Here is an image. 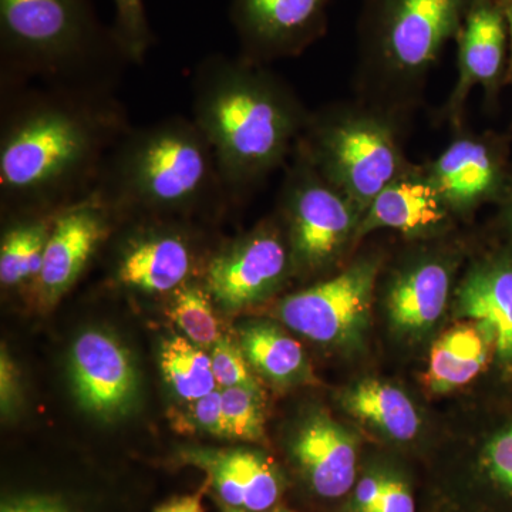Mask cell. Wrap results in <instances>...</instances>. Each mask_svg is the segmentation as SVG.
Masks as SVG:
<instances>
[{"mask_svg":"<svg viewBox=\"0 0 512 512\" xmlns=\"http://www.w3.org/2000/svg\"><path fill=\"white\" fill-rule=\"evenodd\" d=\"M131 127L113 90L3 84V211L56 214L89 197L110 151Z\"/></svg>","mask_w":512,"mask_h":512,"instance_id":"1","label":"cell"},{"mask_svg":"<svg viewBox=\"0 0 512 512\" xmlns=\"http://www.w3.org/2000/svg\"><path fill=\"white\" fill-rule=\"evenodd\" d=\"M92 195L117 222L188 221L232 204L211 144L181 116L131 127L104 161Z\"/></svg>","mask_w":512,"mask_h":512,"instance_id":"3","label":"cell"},{"mask_svg":"<svg viewBox=\"0 0 512 512\" xmlns=\"http://www.w3.org/2000/svg\"><path fill=\"white\" fill-rule=\"evenodd\" d=\"M160 367L165 382L185 402H195L217 390L211 356L184 336L161 343Z\"/></svg>","mask_w":512,"mask_h":512,"instance_id":"25","label":"cell"},{"mask_svg":"<svg viewBox=\"0 0 512 512\" xmlns=\"http://www.w3.org/2000/svg\"><path fill=\"white\" fill-rule=\"evenodd\" d=\"M454 272L456 259L441 252L407 259L387 284V311L393 322L406 330L433 325L446 309Z\"/></svg>","mask_w":512,"mask_h":512,"instance_id":"17","label":"cell"},{"mask_svg":"<svg viewBox=\"0 0 512 512\" xmlns=\"http://www.w3.org/2000/svg\"><path fill=\"white\" fill-rule=\"evenodd\" d=\"M116 18L111 28L128 62L144 63L154 45V33L148 25L144 0H113Z\"/></svg>","mask_w":512,"mask_h":512,"instance_id":"28","label":"cell"},{"mask_svg":"<svg viewBox=\"0 0 512 512\" xmlns=\"http://www.w3.org/2000/svg\"><path fill=\"white\" fill-rule=\"evenodd\" d=\"M74 394L87 412L111 419L130 409L137 396V372L126 348L111 335L89 330L70 355Z\"/></svg>","mask_w":512,"mask_h":512,"instance_id":"15","label":"cell"},{"mask_svg":"<svg viewBox=\"0 0 512 512\" xmlns=\"http://www.w3.org/2000/svg\"><path fill=\"white\" fill-rule=\"evenodd\" d=\"M274 512H292V511H288V510H276Z\"/></svg>","mask_w":512,"mask_h":512,"instance_id":"40","label":"cell"},{"mask_svg":"<svg viewBox=\"0 0 512 512\" xmlns=\"http://www.w3.org/2000/svg\"><path fill=\"white\" fill-rule=\"evenodd\" d=\"M457 80L446 103L434 113V123L458 131L466 126L468 97L476 87L485 106L495 109L507 87L510 36L500 0H471L456 39Z\"/></svg>","mask_w":512,"mask_h":512,"instance_id":"11","label":"cell"},{"mask_svg":"<svg viewBox=\"0 0 512 512\" xmlns=\"http://www.w3.org/2000/svg\"><path fill=\"white\" fill-rule=\"evenodd\" d=\"M485 461L494 480L512 491V427L491 440Z\"/></svg>","mask_w":512,"mask_h":512,"instance_id":"31","label":"cell"},{"mask_svg":"<svg viewBox=\"0 0 512 512\" xmlns=\"http://www.w3.org/2000/svg\"><path fill=\"white\" fill-rule=\"evenodd\" d=\"M188 423L194 429L225 439L221 390H214L207 396L191 402V409L188 410Z\"/></svg>","mask_w":512,"mask_h":512,"instance_id":"30","label":"cell"},{"mask_svg":"<svg viewBox=\"0 0 512 512\" xmlns=\"http://www.w3.org/2000/svg\"><path fill=\"white\" fill-rule=\"evenodd\" d=\"M114 261V281L144 293H173L194 279L198 264L187 220L136 218Z\"/></svg>","mask_w":512,"mask_h":512,"instance_id":"13","label":"cell"},{"mask_svg":"<svg viewBox=\"0 0 512 512\" xmlns=\"http://www.w3.org/2000/svg\"><path fill=\"white\" fill-rule=\"evenodd\" d=\"M333 0H231L241 55L255 63L301 56L326 36Z\"/></svg>","mask_w":512,"mask_h":512,"instance_id":"12","label":"cell"},{"mask_svg":"<svg viewBox=\"0 0 512 512\" xmlns=\"http://www.w3.org/2000/svg\"><path fill=\"white\" fill-rule=\"evenodd\" d=\"M211 360L217 386L221 389L247 387V389L261 390L252 377L247 357L242 352L241 346L235 345L231 339L221 336V339L211 348Z\"/></svg>","mask_w":512,"mask_h":512,"instance_id":"29","label":"cell"},{"mask_svg":"<svg viewBox=\"0 0 512 512\" xmlns=\"http://www.w3.org/2000/svg\"><path fill=\"white\" fill-rule=\"evenodd\" d=\"M0 386H2V410L3 413H9L13 404L18 399V375H16L15 367L10 362L9 355L5 350L2 352V362H0Z\"/></svg>","mask_w":512,"mask_h":512,"instance_id":"35","label":"cell"},{"mask_svg":"<svg viewBox=\"0 0 512 512\" xmlns=\"http://www.w3.org/2000/svg\"><path fill=\"white\" fill-rule=\"evenodd\" d=\"M387 478L383 476H367L357 484L355 491V507L357 512H377L384 485Z\"/></svg>","mask_w":512,"mask_h":512,"instance_id":"33","label":"cell"},{"mask_svg":"<svg viewBox=\"0 0 512 512\" xmlns=\"http://www.w3.org/2000/svg\"><path fill=\"white\" fill-rule=\"evenodd\" d=\"M222 511L224 512H247L245 510H242V508H235V507H229V505H225L222 507Z\"/></svg>","mask_w":512,"mask_h":512,"instance_id":"39","label":"cell"},{"mask_svg":"<svg viewBox=\"0 0 512 512\" xmlns=\"http://www.w3.org/2000/svg\"><path fill=\"white\" fill-rule=\"evenodd\" d=\"M239 346L249 365L272 382H293L305 369L301 345L275 326L266 323L245 326L239 332Z\"/></svg>","mask_w":512,"mask_h":512,"instance_id":"24","label":"cell"},{"mask_svg":"<svg viewBox=\"0 0 512 512\" xmlns=\"http://www.w3.org/2000/svg\"><path fill=\"white\" fill-rule=\"evenodd\" d=\"M512 136L467 126L423 167L456 218H467L485 204H500L510 184Z\"/></svg>","mask_w":512,"mask_h":512,"instance_id":"9","label":"cell"},{"mask_svg":"<svg viewBox=\"0 0 512 512\" xmlns=\"http://www.w3.org/2000/svg\"><path fill=\"white\" fill-rule=\"evenodd\" d=\"M454 220L423 163H413L370 202L360 224L359 241L377 229H393L406 238L433 237Z\"/></svg>","mask_w":512,"mask_h":512,"instance_id":"16","label":"cell"},{"mask_svg":"<svg viewBox=\"0 0 512 512\" xmlns=\"http://www.w3.org/2000/svg\"><path fill=\"white\" fill-rule=\"evenodd\" d=\"M493 336L484 326L460 325L448 330L431 349L427 383L436 393H447L470 383L487 363Z\"/></svg>","mask_w":512,"mask_h":512,"instance_id":"21","label":"cell"},{"mask_svg":"<svg viewBox=\"0 0 512 512\" xmlns=\"http://www.w3.org/2000/svg\"><path fill=\"white\" fill-rule=\"evenodd\" d=\"M406 124L359 99L311 111L295 151L363 211L413 164Z\"/></svg>","mask_w":512,"mask_h":512,"instance_id":"6","label":"cell"},{"mask_svg":"<svg viewBox=\"0 0 512 512\" xmlns=\"http://www.w3.org/2000/svg\"><path fill=\"white\" fill-rule=\"evenodd\" d=\"M471 0H362L357 18L356 99L409 126L431 70L456 42Z\"/></svg>","mask_w":512,"mask_h":512,"instance_id":"4","label":"cell"},{"mask_svg":"<svg viewBox=\"0 0 512 512\" xmlns=\"http://www.w3.org/2000/svg\"><path fill=\"white\" fill-rule=\"evenodd\" d=\"M192 111L232 202L254 194L288 163L311 114L278 74L241 55H210L198 64Z\"/></svg>","mask_w":512,"mask_h":512,"instance_id":"2","label":"cell"},{"mask_svg":"<svg viewBox=\"0 0 512 512\" xmlns=\"http://www.w3.org/2000/svg\"><path fill=\"white\" fill-rule=\"evenodd\" d=\"M507 19L508 36H510V59H508L507 87L512 89V0H500Z\"/></svg>","mask_w":512,"mask_h":512,"instance_id":"37","label":"cell"},{"mask_svg":"<svg viewBox=\"0 0 512 512\" xmlns=\"http://www.w3.org/2000/svg\"><path fill=\"white\" fill-rule=\"evenodd\" d=\"M457 309L491 333L501 359H512V255L477 262L457 289Z\"/></svg>","mask_w":512,"mask_h":512,"instance_id":"19","label":"cell"},{"mask_svg":"<svg viewBox=\"0 0 512 512\" xmlns=\"http://www.w3.org/2000/svg\"><path fill=\"white\" fill-rule=\"evenodd\" d=\"M116 225L114 215L92 194L57 212L36 286L40 301L55 305L66 295Z\"/></svg>","mask_w":512,"mask_h":512,"instance_id":"14","label":"cell"},{"mask_svg":"<svg viewBox=\"0 0 512 512\" xmlns=\"http://www.w3.org/2000/svg\"><path fill=\"white\" fill-rule=\"evenodd\" d=\"M56 214L13 215L0 244V284L3 288L28 284L36 288Z\"/></svg>","mask_w":512,"mask_h":512,"instance_id":"22","label":"cell"},{"mask_svg":"<svg viewBox=\"0 0 512 512\" xmlns=\"http://www.w3.org/2000/svg\"><path fill=\"white\" fill-rule=\"evenodd\" d=\"M377 512H416L407 485L394 478H387Z\"/></svg>","mask_w":512,"mask_h":512,"instance_id":"32","label":"cell"},{"mask_svg":"<svg viewBox=\"0 0 512 512\" xmlns=\"http://www.w3.org/2000/svg\"><path fill=\"white\" fill-rule=\"evenodd\" d=\"M500 205H503L505 214H507L508 221H510L512 227V175L510 184H508L507 191H505L503 201L500 202Z\"/></svg>","mask_w":512,"mask_h":512,"instance_id":"38","label":"cell"},{"mask_svg":"<svg viewBox=\"0 0 512 512\" xmlns=\"http://www.w3.org/2000/svg\"><path fill=\"white\" fill-rule=\"evenodd\" d=\"M295 271L322 272L359 241L363 211L293 150L278 191Z\"/></svg>","mask_w":512,"mask_h":512,"instance_id":"7","label":"cell"},{"mask_svg":"<svg viewBox=\"0 0 512 512\" xmlns=\"http://www.w3.org/2000/svg\"><path fill=\"white\" fill-rule=\"evenodd\" d=\"M212 301L204 279H191L171 293L168 305V316L183 330L185 338L202 349L212 348L221 339Z\"/></svg>","mask_w":512,"mask_h":512,"instance_id":"26","label":"cell"},{"mask_svg":"<svg viewBox=\"0 0 512 512\" xmlns=\"http://www.w3.org/2000/svg\"><path fill=\"white\" fill-rule=\"evenodd\" d=\"M92 0H0V84L113 90L126 67Z\"/></svg>","mask_w":512,"mask_h":512,"instance_id":"5","label":"cell"},{"mask_svg":"<svg viewBox=\"0 0 512 512\" xmlns=\"http://www.w3.org/2000/svg\"><path fill=\"white\" fill-rule=\"evenodd\" d=\"M343 404L357 419L372 424L394 440H412L419 431V414L409 397L392 384L377 380L356 384L343 396Z\"/></svg>","mask_w":512,"mask_h":512,"instance_id":"23","label":"cell"},{"mask_svg":"<svg viewBox=\"0 0 512 512\" xmlns=\"http://www.w3.org/2000/svg\"><path fill=\"white\" fill-rule=\"evenodd\" d=\"M0 512H70L59 501L46 497H25L2 505Z\"/></svg>","mask_w":512,"mask_h":512,"instance_id":"34","label":"cell"},{"mask_svg":"<svg viewBox=\"0 0 512 512\" xmlns=\"http://www.w3.org/2000/svg\"><path fill=\"white\" fill-rule=\"evenodd\" d=\"M292 271L291 245L276 215L212 254L202 279L217 305L238 311L278 291Z\"/></svg>","mask_w":512,"mask_h":512,"instance_id":"10","label":"cell"},{"mask_svg":"<svg viewBox=\"0 0 512 512\" xmlns=\"http://www.w3.org/2000/svg\"><path fill=\"white\" fill-rule=\"evenodd\" d=\"M225 439L261 441L264 439V407L261 390L247 387L221 389Z\"/></svg>","mask_w":512,"mask_h":512,"instance_id":"27","label":"cell"},{"mask_svg":"<svg viewBox=\"0 0 512 512\" xmlns=\"http://www.w3.org/2000/svg\"><path fill=\"white\" fill-rule=\"evenodd\" d=\"M382 266L379 255L357 256L336 274L282 299L279 318L313 342H352L369 318Z\"/></svg>","mask_w":512,"mask_h":512,"instance_id":"8","label":"cell"},{"mask_svg":"<svg viewBox=\"0 0 512 512\" xmlns=\"http://www.w3.org/2000/svg\"><path fill=\"white\" fill-rule=\"evenodd\" d=\"M293 456L322 497H342L355 483V440L328 417H315L303 426L293 443Z\"/></svg>","mask_w":512,"mask_h":512,"instance_id":"20","label":"cell"},{"mask_svg":"<svg viewBox=\"0 0 512 512\" xmlns=\"http://www.w3.org/2000/svg\"><path fill=\"white\" fill-rule=\"evenodd\" d=\"M156 512H204L201 493L174 498V500L158 507Z\"/></svg>","mask_w":512,"mask_h":512,"instance_id":"36","label":"cell"},{"mask_svg":"<svg viewBox=\"0 0 512 512\" xmlns=\"http://www.w3.org/2000/svg\"><path fill=\"white\" fill-rule=\"evenodd\" d=\"M185 460L207 471L221 500L229 507L262 512L274 507L281 493L274 467L248 450H190Z\"/></svg>","mask_w":512,"mask_h":512,"instance_id":"18","label":"cell"}]
</instances>
